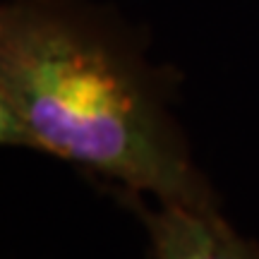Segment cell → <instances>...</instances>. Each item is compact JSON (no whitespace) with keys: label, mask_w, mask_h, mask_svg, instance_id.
<instances>
[{"label":"cell","mask_w":259,"mask_h":259,"mask_svg":"<svg viewBox=\"0 0 259 259\" xmlns=\"http://www.w3.org/2000/svg\"><path fill=\"white\" fill-rule=\"evenodd\" d=\"M178 72L139 31L87 0L0 8V142L65 158L158 204L219 206L170 101Z\"/></svg>","instance_id":"cell-1"},{"label":"cell","mask_w":259,"mask_h":259,"mask_svg":"<svg viewBox=\"0 0 259 259\" xmlns=\"http://www.w3.org/2000/svg\"><path fill=\"white\" fill-rule=\"evenodd\" d=\"M118 202L137 216L151 245V259H259V245L242 238L219 211L183 204L151 209L139 192L120 187Z\"/></svg>","instance_id":"cell-2"}]
</instances>
